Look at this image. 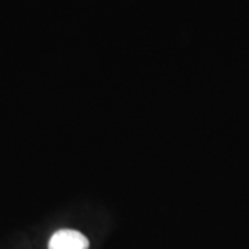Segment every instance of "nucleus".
Returning a JSON list of instances; mask_svg holds the SVG:
<instances>
[{"instance_id":"obj_1","label":"nucleus","mask_w":249,"mask_h":249,"mask_svg":"<svg viewBox=\"0 0 249 249\" xmlns=\"http://www.w3.org/2000/svg\"><path fill=\"white\" fill-rule=\"evenodd\" d=\"M89 240L76 230L64 229L52 235L49 249H89Z\"/></svg>"}]
</instances>
